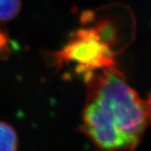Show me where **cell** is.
<instances>
[{
  "label": "cell",
  "mask_w": 151,
  "mask_h": 151,
  "mask_svg": "<svg viewBox=\"0 0 151 151\" xmlns=\"http://www.w3.org/2000/svg\"><path fill=\"white\" fill-rule=\"evenodd\" d=\"M22 0H0V22H9L19 14Z\"/></svg>",
  "instance_id": "277c9868"
},
{
  "label": "cell",
  "mask_w": 151,
  "mask_h": 151,
  "mask_svg": "<svg viewBox=\"0 0 151 151\" xmlns=\"http://www.w3.org/2000/svg\"><path fill=\"white\" fill-rule=\"evenodd\" d=\"M86 82V134L101 149H135L149 123L150 100L142 99L114 66L102 69Z\"/></svg>",
  "instance_id": "6da1fadb"
},
{
  "label": "cell",
  "mask_w": 151,
  "mask_h": 151,
  "mask_svg": "<svg viewBox=\"0 0 151 151\" xmlns=\"http://www.w3.org/2000/svg\"><path fill=\"white\" fill-rule=\"evenodd\" d=\"M115 52L94 28L78 30L74 39L56 54L61 62H74L77 71L85 72L87 81L95 70L114 66Z\"/></svg>",
  "instance_id": "7a4b0ae2"
},
{
  "label": "cell",
  "mask_w": 151,
  "mask_h": 151,
  "mask_svg": "<svg viewBox=\"0 0 151 151\" xmlns=\"http://www.w3.org/2000/svg\"><path fill=\"white\" fill-rule=\"evenodd\" d=\"M18 148V137L12 126L0 121V150L14 151Z\"/></svg>",
  "instance_id": "3957f363"
}]
</instances>
